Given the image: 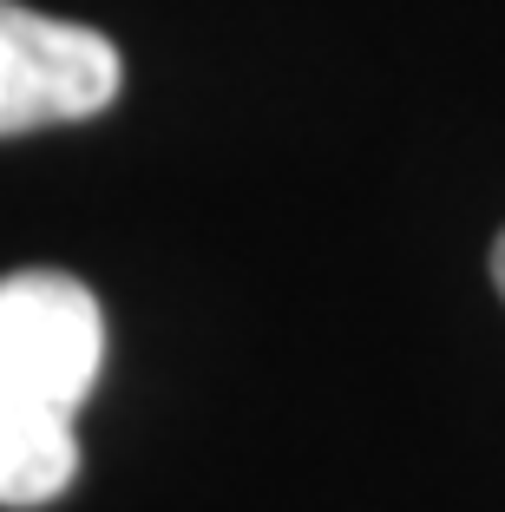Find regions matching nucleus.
<instances>
[{
	"mask_svg": "<svg viewBox=\"0 0 505 512\" xmlns=\"http://www.w3.org/2000/svg\"><path fill=\"white\" fill-rule=\"evenodd\" d=\"M79 473V440L66 407L40 401H0V506L33 512L73 486Z\"/></svg>",
	"mask_w": 505,
	"mask_h": 512,
	"instance_id": "obj_3",
	"label": "nucleus"
},
{
	"mask_svg": "<svg viewBox=\"0 0 505 512\" xmlns=\"http://www.w3.org/2000/svg\"><path fill=\"white\" fill-rule=\"evenodd\" d=\"M492 283H499V296H505V230H499V243H492Z\"/></svg>",
	"mask_w": 505,
	"mask_h": 512,
	"instance_id": "obj_4",
	"label": "nucleus"
},
{
	"mask_svg": "<svg viewBox=\"0 0 505 512\" xmlns=\"http://www.w3.org/2000/svg\"><path fill=\"white\" fill-rule=\"evenodd\" d=\"M119 86L125 60L99 27L0 0V138L99 119Z\"/></svg>",
	"mask_w": 505,
	"mask_h": 512,
	"instance_id": "obj_2",
	"label": "nucleus"
},
{
	"mask_svg": "<svg viewBox=\"0 0 505 512\" xmlns=\"http://www.w3.org/2000/svg\"><path fill=\"white\" fill-rule=\"evenodd\" d=\"M105 368V316L79 276H0V401H40L73 414Z\"/></svg>",
	"mask_w": 505,
	"mask_h": 512,
	"instance_id": "obj_1",
	"label": "nucleus"
}]
</instances>
